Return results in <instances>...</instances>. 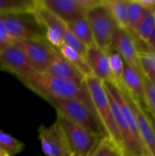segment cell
I'll use <instances>...</instances> for the list:
<instances>
[{
  "mask_svg": "<svg viewBox=\"0 0 155 156\" xmlns=\"http://www.w3.org/2000/svg\"><path fill=\"white\" fill-rule=\"evenodd\" d=\"M37 135L41 149L47 156H75L61 126L56 120L50 126L40 125Z\"/></svg>",
  "mask_w": 155,
  "mask_h": 156,
  "instance_id": "ba28073f",
  "label": "cell"
},
{
  "mask_svg": "<svg viewBox=\"0 0 155 156\" xmlns=\"http://www.w3.org/2000/svg\"><path fill=\"white\" fill-rule=\"evenodd\" d=\"M143 80L144 88L145 110L155 121V85L144 76L143 77Z\"/></svg>",
  "mask_w": 155,
  "mask_h": 156,
  "instance_id": "4316f807",
  "label": "cell"
},
{
  "mask_svg": "<svg viewBox=\"0 0 155 156\" xmlns=\"http://www.w3.org/2000/svg\"><path fill=\"white\" fill-rule=\"evenodd\" d=\"M108 52L109 56V62H110V68L112 76V82L114 83H120L121 78L124 69L125 61L122 58V56L117 53L115 50L111 48Z\"/></svg>",
  "mask_w": 155,
  "mask_h": 156,
  "instance_id": "d4e9b609",
  "label": "cell"
},
{
  "mask_svg": "<svg viewBox=\"0 0 155 156\" xmlns=\"http://www.w3.org/2000/svg\"><path fill=\"white\" fill-rule=\"evenodd\" d=\"M63 45L69 47L70 48H72L73 50H75L76 52H78L79 55H81L82 57H84L86 58V55H87V51H88L89 48L81 40H79L68 27H67L65 35H64V44Z\"/></svg>",
  "mask_w": 155,
  "mask_h": 156,
  "instance_id": "83f0119b",
  "label": "cell"
},
{
  "mask_svg": "<svg viewBox=\"0 0 155 156\" xmlns=\"http://www.w3.org/2000/svg\"><path fill=\"white\" fill-rule=\"evenodd\" d=\"M56 121L61 126L75 156H90L101 137L72 122L60 113H57Z\"/></svg>",
  "mask_w": 155,
  "mask_h": 156,
  "instance_id": "8992f818",
  "label": "cell"
},
{
  "mask_svg": "<svg viewBox=\"0 0 155 156\" xmlns=\"http://www.w3.org/2000/svg\"><path fill=\"white\" fill-rule=\"evenodd\" d=\"M86 16L92 33L94 45L104 51H109L111 48L113 36L119 27L103 0H99L92 5L87 11Z\"/></svg>",
  "mask_w": 155,
  "mask_h": 156,
  "instance_id": "277c9868",
  "label": "cell"
},
{
  "mask_svg": "<svg viewBox=\"0 0 155 156\" xmlns=\"http://www.w3.org/2000/svg\"><path fill=\"white\" fill-rule=\"evenodd\" d=\"M118 87L123 93L133 112L139 136L145 151L150 156H155V128L148 112L139 105L121 86L118 85Z\"/></svg>",
  "mask_w": 155,
  "mask_h": 156,
  "instance_id": "30bf717a",
  "label": "cell"
},
{
  "mask_svg": "<svg viewBox=\"0 0 155 156\" xmlns=\"http://www.w3.org/2000/svg\"><path fill=\"white\" fill-rule=\"evenodd\" d=\"M31 90L47 101L49 100L80 99L91 101L85 82L63 80L47 73H36L34 76L22 80Z\"/></svg>",
  "mask_w": 155,
  "mask_h": 156,
  "instance_id": "6da1fadb",
  "label": "cell"
},
{
  "mask_svg": "<svg viewBox=\"0 0 155 156\" xmlns=\"http://www.w3.org/2000/svg\"><path fill=\"white\" fill-rule=\"evenodd\" d=\"M99 0H39V3L66 24L86 16Z\"/></svg>",
  "mask_w": 155,
  "mask_h": 156,
  "instance_id": "7c38bea8",
  "label": "cell"
},
{
  "mask_svg": "<svg viewBox=\"0 0 155 156\" xmlns=\"http://www.w3.org/2000/svg\"><path fill=\"white\" fill-rule=\"evenodd\" d=\"M90 156H126L124 151L107 136H102Z\"/></svg>",
  "mask_w": 155,
  "mask_h": 156,
  "instance_id": "7402d4cb",
  "label": "cell"
},
{
  "mask_svg": "<svg viewBox=\"0 0 155 156\" xmlns=\"http://www.w3.org/2000/svg\"><path fill=\"white\" fill-rule=\"evenodd\" d=\"M37 0H0V15L32 13Z\"/></svg>",
  "mask_w": 155,
  "mask_h": 156,
  "instance_id": "44dd1931",
  "label": "cell"
},
{
  "mask_svg": "<svg viewBox=\"0 0 155 156\" xmlns=\"http://www.w3.org/2000/svg\"><path fill=\"white\" fill-rule=\"evenodd\" d=\"M0 69L14 74L21 81L37 73L24 52L14 43L0 53Z\"/></svg>",
  "mask_w": 155,
  "mask_h": 156,
  "instance_id": "8fae6325",
  "label": "cell"
},
{
  "mask_svg": "<svg viewBox=\"0 0 155 156\" xmlns=\"http://www.w3.org/2000/svg\"><path fill=\"white\" fill-rule=\"evenodd\" d=\"M114 21L120 28L129 31L128 1L127 0H103Z\"/></svg>",
  "mask_w": 155,
  "mask_h": 156,
  "instance_id": "e0dca14e",
  "label": "cell"
},
{
  "mask_svg": "<svg viewBox=\"0 0 155 156\" xmlns=\"http://www.w3.org/2000/svg\"><path fill=\"white\" fill-rule=\"evenodd\" d=\"M14 43V38L10 36L1 16H0V53L8 46Z\"/></svg>",
  "mask_w": 155,
  "mask_h": 156,
  "instance_id": "f1b7e54d",
  "label": "cell"
},
{
  "mask_svg": "<svg viewBox=\"0 0 155 156\" xmlns=\"http://www.w3.org/2000/svg\"><path fill=\"white\" fill-rule=\"evenodd\" d=\"M155 27V12L149 11L136 31V39L146 44Z\"/></svg>",
  "mask_w": 155,
  "mask_h": 156,
  "instance_id": "484cf974",
  "label": "cell"
},
{
  "mask_svg": "<svg viewBox=\"0 0 155 156\" xmlns=\"http://www.w3.org/2000/svg\"><path fill=\"white\" fill-rule=\"evenodd\" d=\"M111 48L119 53L125 63L136 69L143 76L139 59V47L134 37L126 29L118 28L112 39Z\"/></svg>",
  "mask_w": 155,
  "mask_h": 156,
  "instance_id": "4fadbf2b",
  "label": "cell"
},
{
  "mask_svg": "<svg viewBox=\"0 0 155 156\" xmlns=\"http://www.w3.org/2000/svg\"><path fill=\"white\" fill-rule=\"evenodd\" d=\"M46 73L56 78L74 81H83L85 80L81 73L60 54L52 62Z\"/></svg>",
  "mask_w": 155,
  "mask_h": 156,
  "instance_id": "2e32d148",
  "label": "cell"
},
{
  "mask_svg": "<svg viewBox=\"0 0 155 156\" xmlns=\"http://www.w3.org/2000/svg\"><path fill=\"white\" fill-rule=\"evenodd\" d=\"M143 75L136 69L125 63L124 69L121 78L120 83H116L121 86L139 105L145 109V98Z\"/></svg>",
  "mask_w": 155,
  "mask_h": 156,
  "instance_id": "5bb4252c",
  "label": "cell"
},
{
  "mask_svg": "<svg viewBox=\"0 0 155 156\" xmlns=\"http://www.w3.org/2000/svg\"><path fill=\"white\" fill-rule=\"evenodd\" d=\"M149 12L148 9L143 7L138 0L128 1V17H129V32L136 39V31Z\"/></svg>",
  "mask_w": 155,
  "mask_h": 156,
  "instance_id": "d6986e66",
  "label": "cell"
},
{
  "mask_svg": "<svg viewBox=\"0 0 155 156\" xmlns=\"http://www.w3.org/2000/svg\"><path fill=\"white\" fill-rule=\"evenodd\" d=\"M148 113H149V112H148ZM149 115H150V114H149ZM150 118H151V121H152V122H153V126H154V128H155V121L153 119V118H152V116H151V115H150Z\"/></svg>",
  "mask_w": 155,
  "mask_h": 156,
  "instance_id": "d6a6232c",
  "label": "cell"
},
{
  "mask_svg": "<svg viewBox=\"0 0 155 156\" xmlns=\"http://www.w3.org/2000/svg\"><path fill=\"white\" fill-rule=\"evenodd\" d=\"M32 14L44 30L46 40L56 49L59 48L64 44V35L67 29L66 23L42 5L39 0H37Z\"/></svg>",
  "mask_w": 155,
  "mask_h": 156,
  "instance_id": "9c48e42d",
  "label": "cell"
},
{
  "mask_svg": "<svg viewBox=\"0 0 155 156\" xmlns=\"http://www.w3.org/2000/svg\"><path fill=\"white\" fill-rule=\"evenodd\" d=\"M14 44L24 52L37 73H46L59 55L58 49L46 39H17L14 40Z\"/></svg>",
  "mask_w": 155,
  "mask_h": 156,
  "instance_id": "5b68a950",
  "label": "cell"
},
{
  "mask_svg": "<svg viewBox=\"0 0 155 156\" xmlns=\"http://www.w3.org/2000/svg\"><path fill=\"white\" fill-rule=\"evenodd\" d=\"M67 27L88 48L94 46L92 33L86 16H80L66 24Z\"/></svg>",
  "mask_w": 155,
  "mask_h": 156,
  "instance_id": "ac0fdd59",
  "label": "cell"
},
{
  "mask_svg": "<svg viewBox=\"0 0 155 156\" xmlns=\"http://www.w3.org/2000/svg\"><path fill=\"white\" fill-rule=\"evenodd\" d=\"M25 148L23 143L0 130V150L9 156H15L21 153Z\"/></svg>",
  "mask_w": 155,
  "mask_h": 156,
  "instance_id": "cb8c5ba5",
  "label": "cell"
},
{
  "mask_svg": "<svg viewBox=\"0 0 155 156\" xmlns=\"http://www.w3.org/2000/svg\"><path fill=\"white\" fill-rule=\"evenodd\" d=\"M85 82L96 115L100 122L105 135L124 151L122 141L114 121L110 99L103 81L91 74L85 78Z\"/></svg>",
  "mask_w": 155,
  "mask_h": 156,
  "instance_id": "7a4b0ae2",
  "label": "cell"
},
{
  "mask_svg": "<svg viewBox=\"0 0 155 156\" xmlns=\"http://www.w3.org/2000/svg\"><path fill=\"white\" fill-rule=\"evenodd\" d=\"M86 60L93 76L103 82L112 81L107 51L99 48L95 45L90 47L87 51Z\"/></svg>",
  "mask_w": 155,
  "mask_h": 156,
  "instance_id": "9a60e30c",
  "label": "cell"
},
{
  "mask_svg": "<svg viewBox=\"0 0 155 156\" xmlns=\"http://www.w3.org/2000/svg\"><path fill=\"white\" fill-rule=\"evenodd\" d=\"M48 102L55 108L57 113L62 114L72 122L98 136H106L96 115L91 101L70 99L49 100Z\"/></svg>",
  "mask_w": 155,
  "mask_h": 156,
  "instance_id": "3957f363",
  "label": "cell"
},
{
  "mask_svg": "<svg viewBox=\"0 0 155 156\" xmlns=\"http://www.w3.org/2000/svg\"><path fill=\"white\" fill-rule=\"evenodd\" d=\"M140 4L149 11L155 12V0H138Z\"/></svg>",
  "mask_w": 155,
  "mask_h": 156,
  "instance_id": "f546056e",
  "label": "cell"
},
{
  "mask_svg": "<svg viewBox=\"0 0 155 156\" xmlns=\"http://www.w3.org/2000/svg\"><path fill=\"white\" fill-rule=\"evenodd\" d=\"M147 47L149 48V49H151L153 52L155 53V27L153 31V33L151 34L150 37L148 38L147 42H146Z\"/></svg>",
  "mask_w": 155,
  "mask_h": 156,
  "instance_id": "4dcf8cb0",
  "label": "cell"
},
{
  "mask_svg": "<svg viewBox=\"0 0 155 156\" xmlns=\"http://www.w3.org/2000/svg\"><path fill=\"white\" fill-rule=\"evenodd\" d=\"M143 156H150V155H148V154H145V155H143Z\"/></svg>",
  "mask_w": 155,
  "mask_h": 156,
  "instance_id": "836d02e7",
  "label": "cell"
},
{
  "mask_svg": "<svg viewBox=\"0 0 155 156\" xmlns=\"http://www.w3.org/2000/svg\"><path fill=\"white\" fill-rule=\"evenodd\" d=\"M0 156H9L8 154H6L5 152H3L2 150H0Z\"/></svg>",
  "mask_w": 155,
  "mask_h": 156,
  "instance_id": "1f68e13d",
  "label": "cell"
},
{
  "mask_svg": "<svg viewBox=\"0 0 155 156\" xmlns=\"http://www.w3.org/2000/svg\"><path fill=\"white\" fill-rule=\"evenodd\" d=\"M139 59L143 76L155 85V53L149 48H139Z\"/></svg>",
  "mask_w": 155,
  "mask_h": 156,
  "instance_id": "603a6c76",
  "label": "cell"
},
{
  "mask_svg": "<svg viewBox=\"0 0 155 156\" xmlns=\"http://www.w3.org/2000/svg\"><path fill=\"white\" fill-rule=\"evenodd\" d=\"M10 36L17 39H46L45 33L32 13L0 15Z\"/></svg>",
  "mask_w": 155,
  "mask_h": 156,
  "instance_id": "52a82bcc",
  "label": "cell"
},
{
  "mask_svg": "<svg viewBox=\"0 0 155 156\" xmlns=\"http://www.w3.org/2000/svg\"><path fill=\"white\" fill-rule=\"evenodd\" d=\"M58 51L64 58H66L72 66H74L84 78L91 75V71L88 66L86 58L78 52L66 45H62L59 48H58Z\"/></svg>",
  "mask_w": 155,
  "mask_h": 156,
  "instance_id": "ffe728a7",
  "label": "cell"
}]
</instances>
